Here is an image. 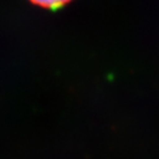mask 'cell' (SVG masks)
<instances>
[{
    "instance_id": "obj_1",
    "label": "cell",
    "mask_w": 159,
    "mask_h": 159,
    "mask_svg": "<svg viewBox=\"0 0 159 159\" xmlns=\"http://www.w3.org/2000/svg\"><path fill=\"white\" fill-rule=\"evenodd\" d=\"M34 5H38L44 8H58L66 5L71 0H30Z\"/></svg>"
}]
</instances>
